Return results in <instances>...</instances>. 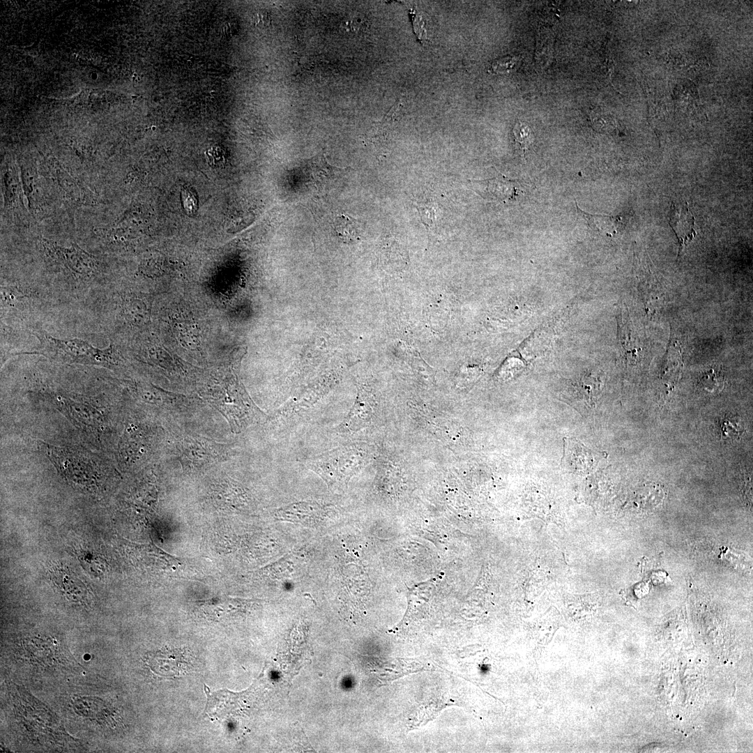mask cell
Listing matches in <instances>:
<instances>
[{"mask_svg": "<svg viewBox=\"0 0 753 753\" xmlns=\"http://www.w3.org/2000/svg\"><path fill=\"white\" fill-rule=\"evenodd\" d=\"M346 24L351 31L359 32L367 26V22L365 20L356 16L349 19Z\"/></svg>", "mask_w": 753, "mask_h": 753, "instance_id": "obj_22", "label": "cell"}, {"mask_svg": "<svg viewBox=\"0 0 753 753\" xmlns=\"http://www.w3.org/2000/svg\"><path fill=\"white\" fill-rule=\"evenodd\" d=\"M669 225L676 235L679 243L678 255L695 236L694 218L686 205L672 204L669 213Z\"/></svg>", "mask_w": 753, "mask_h": 753, "instance_id": "obj_11", "label": "cell"}, {"mask_svg": "<svg viewBox=\"0 0 753 753\" xmlns=\"http://www.w3.org/2000/svg\"><path fill=\"white\" fill-rule=\"evenodd\" d=\"M49 172L63 199L71 206H93L99 203L96 194L57 162L51 164Z\"/></svg>", "mask_w": 753, "mask_h": 753, "instance_id": "obj_5", "label": "cell"}, {"mask_svg": "<svg viewBox=\"0 0 753 753\" xmlns=\"http://www.w3.org/2000/svg\"><path fill=\"white\" fill-rule=\"evenodd\" d=\"M564 457L566 464L574 466L591 467L595 464L598 454L575 440L565 441Z\"/></svg>", "mask_w": 753, "mask_h": 753, "instance_id": "obj_14", "label": "cell"}, {"mask_svg": "<svg viewBox=\"0 0 753 753\" xmlns=\"http://www.w3.org/2000/svg\"><path fill=\"white\" fill-rule=\"evenodd\" d=\"M376 408L373 397L360 392L350 411L341 423L335 427L334 431L338 434H347L368 427L375 416Z\"/></svg>", "mask_w": 753, "mask_h": 753, "instance_id": "obj_8", "label": "cell"}, {"mask_svg": "<svg viewBox=\"0 0 753 753\" xmlns=\"http://www.w3.org/2000/svg\"><path fill=\"white\" fill-rule=\"evenodd\" d=\"M254 23L257 26L265 27L270 24L271 18L266 11H259L254 16Z\"/></svg>", "mask_w": 753, "mask_h": 753, "instance_id": "obj_24", "label": "cell"}, {"mask_svg": "<svg viewBox=\"0 0 753 753\" xmlns=\"http://www.w3.org/2000/svg\"><path fill=\"white\" fill-rule=\"evenodd\" d=\"M720 432L724 440H738L744 433V428L738 419L726 416L719 421Z\"/></svg>", "mask_w": 753, "mask_h": 753, "instance_id": "obj_18", "label": "cell"}, {"mask_svg": "<svg viewBox=\"0 0 753 753\" xmlns=\"http://www.w3.org/2000/svg\"><path fill=\"white\" fill-rule=\"evenodd\" d=\"M578 215L586 220L587 225L592 229L600 233L611 235L616 232L620 219L616 216L590 214L581 210L576 202Z\"/></svg>", "mask_w": 753, "mask_h": 753, "instance_id": "obj_15", "label": "cell"}, {"mask_svg": "<svg viewBox=\"0 0 753 753\" xmlns=\"http://www.w3.org/2000/svg\"><path fill=\"white\" fill-rule=\"evenodd\" d=\"M182 651H160L149 653L147 664L156 674L163 676H177L187 672L190 661Z\"/></svg>", "mask_w": 753, "mask_h": 753, "instance_id": "obj_10", "label": "cell"}, {"mask_svg": "<svg viewBox=\"0 0 753 753\" xmlns=\"http://www.w3.org/2000/svg\"><path fill=\"white\" fill-rule=\"evenodd\" d=\"M38 245L47 268L57 275L53 292L63 304L85 302L109 285L105 263L76 243L63 245L40 237Z\"/></svg>", "mask_w": 753, "mask_h": 753, "instance_id": "obj_1", "label": "cell"}, {"mask_svg": "<svg viewBox=\"0 0 753 753\" xmlns=\"http://www.w3.org/2000/svg\"><path fill=\"white\" fill-rule=\"evenodd\" d=\"M181 201L183 207L188 215L194 214L197 209V199L194 194L188 189L184 188L181 192Z\"/></svg>", "mask_w": 753, "mask_h": 753, "instance_id": "obj_21", "label": "cell"}, {"mask_svg": "<svg viewBox=\"0 0 753 753\" xmlns=\"http://www.w3.org/2000/svg\"><path fill=\"white\" fill-rule=\"evenodd\" d=\"M20 178L30 213L42 219L48 213L47 195L38 171L33 166L22 165Z\"/></svg>", "mask_w": 753, "mask_h": 753, "instance_id": "obj_7", "label": "cell"}, {"mask_svg": "<svg viewBox=\"0 0 753 753\" xmlns=\"http://www.w3.org/2000/svg\"><path fill=\"white\" fill-rule=\"evenodd\" d=\"M724 385V376L717 368H710L703 372L697 380V387L707 393L721 390Z\"/></svg>", "mask_w": 753, "mask_h": 753, "instance_id": "obj_17", "label": "cell"}, {"mask_svg": "<svg viewBox=\"0 0 753 753\" xmlns=\"http://www.w3.org/2000/svg\"><path fill=\"white\" fill-rule=\"evenodd\" d=\"M1 321L29 320L45 303L61 304L45 287L25 281H1Z\"/></svg>", "mask_w": 753, "mask_h": 753, "instance_id": "obj_4", "label": "cell"}, {"mask_svg": "<svg viewBox=\"0 0 753 753\" xmlns=\"http://www.w3.org/2000/svg\"><path fill=\"white\" fill-rule=\"evenodd\" d=\"M29 328V333L38 342L33 350L24 353L40 354L63 363L95 365L108 367L117 363L119 353L114 342H111L106 348L100 349L80 338H60L49 334L38 326Z\"/></svg>", "mask_w": 753, "mask_h": 753, "instance_id": "obj_2", "label": "cell"}, {"mask_svg": "<svg viewBox=\"0 0 753 753\" xmlns=\"http://www.w3.org/2000/svg\"><path fill=\"white\" fill-rule=\"evenodd\" d=\"M513 134L515 141L519 148L523 151V155L527 150L528 146L533 142L532 132L524 123L518 122L514 127Z\"/></svg>", "mask_w": 753, "mask_h": 753, "instance_id": "obj_19", "label": "cell"}, {"mask_svg": "<svg viewBox=\"0 0 753 753\" xmlns=\"http://www.w3.org/2000/svg\"><path fill=\"white\" fill-rule=\"evenodd\" d=\"M420 213L421 220L427 229L436 226V206L432 201L415 204Z\"/></svg>", "mask_w": 753, "mask_h": 753, "instance_id": "obj_20", "label": "cell"}, {"mask_svg": "<svg viewBox=\"0 0 753 753\" xmlns=\"http://www.w3.org/2000/svg\"><path fill=\"white\" fill-rule=\"evenodd\" d=\"M333 228L339 239L344 243L355 242L360 238L358 222L348 215L337 216L333 222Z\"/></svg>", "mask_w": 753, "mask_h": 753, "instance_id": "obj_16", "label": "cell"}, {"mask_svg": "<svg viewBox=\"0 0 753 753\" xmlns=\"http://www.w3.org/2000/svg\"><path fill=\"white\" fill-rule=\"evenodd\" d=\"M424 22L420 15L413 18V29L419 39L423 41L426 39V32L424 29Z\"/></svg>", "mask_w": 753, "mask_h": 753, "instance_id": "obj_23", "label": "cell"}, {"mask_svg": "<svg viewBox=\"0 0 753 753\" xmlns=\"http://www.w3.org/2000/svg\"><path fill=\"white\" fill-rule=\"evenodd\" d=\"M333 512L328 505L317 501H298L277 509L274 516L283 521L311 525L322 522Z\"/></svg>", "mask_w": 753, "mask_h": 753, "instance_id": "obj_6", "label": "cell"}, {"mask_svg": "<svg viewBox=\"0 0 753 753\" xmlns=\"http://www.w3.org/2000/svg\"><path fill=\"white\" fill-rule=\"evenodd\" d=\"M600 386L598 378L591 374H585L574 384V397L586 406L593 407L600 393Z\"/></svg>", "mask_w": 753, "mask_h": 753, "instance_id": "obj_13", "label": "cell"}, {"mask_svg": "<svg viewBox=\"0 0 753 753\" xmlns=\"http://www.w3.org/2000/svg\"><path fill=\"white\" fill-rule=\"evenodd\" d=\"M373 448L365 443H350L331 449L307 459L305 466L333 491H344L350 479L370 462Z\"/></svg>", "mask_w": 753, "mask_h": 753, "instance_id": "obj_3", "label": "cell"}, {"mask_svg": "<svg viewBox=\"0 0 753 753\" xmlns=\"http://www.w3.org/2000/svg\"><path fill=\"white\" fill-rule=\"evenodd\" d=\"M480 182L486 185L488 196L503 202L515 200L522 192L519 181L510 180L502 175Z\"/></svg>", "mask_w": 753, "mask_h": 753, "instance_id": "obj_12", "label": "cell"}, {"mask_svg": "<svg viewBox=\"0 0 753 753\" xmlns=\"http://www.w3.org/2000/svg\"><path fill=\"white\" fill-rule=\"evenodd\" d=\"M1 185L3 198V209L8 214L23 215L25 214L24 191L20 173L15 166L8 165L1 170Z\"/></svg>", "mask_w": 753, "mask_h": 753, "instance_id": "obj_9", "label": "cell"}]
</instances>
